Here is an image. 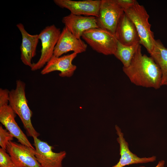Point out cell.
<instances>
[{"label": "cell", "instance_id": "1", "mask_svg": "<svg viewBox=\"0 0 167 167\" xmlns=\"http://www.w3.org/2000/svg\"><path fill=\"white\" fill-rule=\"evenodd\" d=\"M123 71L135 85L156 89L161 86V70L151 57L143 54L139 47L129 65L123 67Z\"/></svg>", "mask_w": 167, "mask_h": 167}, {"label": "cell", "instance_id": "2", "mask_svg": "<svg viewBox=\"0 0 167 167\" xmlns=\"http://www.w3.org/2000/svg\"><path fill=\"white\" fill-rule=\"evenodd\" d=\"M25 86L23 81L20 79L16 81L15 88L10 91L9 105L19 117L28 135L38 137L40 134L35 130L31 122L32 112L28 105Z\"/></svg>", "mask_w": 167, "mask_h": 167}, {"label": "cell", "instance_id": "3", "mask_svg": "<svg viewBox=\"0 0 167 167\" xmlns=\"http://www.w3.org/2000/svg\"><path fill=\"white\" fill-rule=\"evenodd\" d=\"M124 11L135 24L139 37L140 44L150 54L153 49L156 40L153 32L151 30V25L149 22V15L144 7L137 2Z\"/></svg>", "mask_w": 167, "mask_h": 167}, {"label": "cell", "instance_id": "4", "mask_svg": "<svg viewBox=\"0 0 167 167\" xmlns=\"http://www.w3.org/2000/svg\"><path fill=\"white\" fill-rule=\"evenodd\" d=\"M94 50L105 55L114 54L118 40L115 35L100 28L85 31L82 37Z\"/></svg>", "mask_w": 167, "mask_h": 167}, {"label": "cell", "instance_id": "5", "mask_svg": "<svg viewBox=\"0 0 167 167\" xmlns=\"http://www.w3.org/2000/svg\"><path fill=\"white\" fill-rule=\"evenodd\" d=\"M61 32L54 25L48 26L38 34L41 43V55L38 61L31 68L34 71L41 68L53 56L55 47Z\"/></svg>", "mask_w": 167, "mask_h": 167}, {"label": "cell", "instance_id": "6", "mask_svg": "<svg viewBox=\"0 0 167 167\" xmlns=\"http://www.w3.org/2000/svg\"><path fill=\"white\" fill-rule=\"evenodd\" d=\"M124 13L115 0H101L98 15L96 17L98 28L115 35L118 23Z\"/></svg>", "mask_w": 167, "mask_h": 167}, {"label": "cell", "instance_id": "7", "mask_svg": "<svg viewBox=\"0 0 167 167\" xmlns=\"http://www.w3.org/2000/svg\"><path fill=\"white\" fill-rule=\"evenodd\" d=\"M35 155L41 167H62V161L66 156L65 151L53 152V147L37 137H33Z\"/></svg>", "mask_w": 167, "mask_h": 167}, {"label": "cell", "instance_id": "8", "mask_svg": "<svg viewBox=\"0 0 167 167\" xmlns=\"http://www.w3.org/2000/svg\"><path fill=\"white\" fill-rule=\"evenodd\" d=\"M6 150L16 167H41L35 157V149L10 141Z\"/></svg>", "mask_w": 167, "mask_h": 167}, {"label": "cell", "instance_id": "9", "mask_svg": "<svg viewBox=\"0 0 167 167\" xmlns=\"http://www.w3.org/2000/svg\"><path fill=\"white\" fill-rule=\"evenodd\" d=\"M54 2L59 7L68 9L72 14L97 17L101 0H54Z\"/></svg>", "mask_w": 167, "mask_h": 167}, {"label": "cell", "instance_id": "10", "mask_svg": "<svg viewBox=\"0 0 167 167\" xmlns=\"http://www.w3.org/2000/svg\"><path fill=\"white\" fill-rule=\"evenodd\" d=\"M87 44L75 36L65 26L61 32L55 47L53 56L59 57L70 51L77 54L85 52Z\"/></svg>", "mask_w": 167, "mask_h": 167}, {"label": "cell", "instance_id": "11", "mask_svg": "<svg viewBox=\"0 0 167 167\" xmlns=\"http://www.w3.org/2000/svg\"><path fill=\"white\" fill-rule=\"evenodd\" d=\"M77 54L73 53L57 57L53 56L41 71L44 75L55 71H59L61 77H71L76 69L72 63Z\"/></svg>", "mask_w": 167, "mask_h": 167}, {"label": "cell", "instance_id": "12", "mask_svg": "<svg viewBox=\"0 0 167 167\" xmlns=\"http://www.w3.org/2000/svg\"><path fill=\"white\" fill-rule=\"evenodd\" d=\"M62 22L77 38L80 39L86 31L99 28L96 17L92 16L78 15L70 14L64 17Z\"/></svg>", "mask_w": 167, "mask_h": 167}, {"label": "cell", "instance_id": "13", "mask_svg": "<svg viewBox=\"0 0 167 167\" xmlns=\"http://www.w3.org/2000/svg\"><path fill=\"white\" fill-rule=\"evenodd\" d=\"M16 114L9 105L0 107V122L6 130L20 143L35 149L15 121Z\"/></svg>", "mask_w": 167, "mask_h": 167}, {"label": "cell", "instance_id": "14", "mask_svg": "<svg viewBox=\"0 0 167 167\" xmlns=\"http://www.w3.org/2000/svg\"><path fill=\"white\" fill-rule=\"evenodd\" d=\"M115 129L118 136L117 141L120 146V158L118 162L112 167H123L132 164L145 163L156 160L155 156L140 158L132 153L129 149L128 144L125 140L121 129L117 125L115 126Z\"/></svg>", "mask_w": 167, "mask_h": 167}, {"label": "cell", "instance_id": "15", "mask_svg": "<svg viewBox=\"0 0 167 167\" xmlns=\"http://www.w3.org/2000/svg\"><path fill=\"white\" fill-rule=\"evenodd\" d=\"M115 35L118 41L125 45L131 46L140 43L135 24L124 12L118 23Z\"/></svg>", "mask_w": 167, "mask_h": 167}, {"label": "cell", "instance_id": "16", "mask_svg": "<svg viewBox=\"0 0 167 167\" xmlns=\"http://www.w3.org/2000/svg\"><path fill=\"white\" fill-rule=\"evenodd\" d=\"M16 26L22 36L20 47L21 60L24 65L31 68L33 64L32 59L36 54V48L40 40L39 35H31L28 33L22 23L18 24Z\"/></svg>", "mask_w": 167, "mask_h": 167}, {"label": "cell", "instance_id": "17", "mask_svg": "<svg viewBox=\"0 0 167 167\" xmlns=\"http://www.w3.org/2000/svg\"><path fill=\"white\" fill-rule=\"evenodd\" d=\"M150 55L161 70V86H167V48L160 40H156L153 49Z\"/></svg>", "mask_w": 167, "mask_h": 167}, {"label": "cell", "instance_id": "18", "mask_svg": "<svg viewBox=\"0 0 167 167\" xmlns=\"http://www.w3.org/2000/svg\"><path fill=\"white\" fill-rule=\"evenodd\" d=\"M140 43L131 46L124 45L118 41L117 47L114 56L122 63L123 67L128 66L133 57Z\"/></svg>", "mask_w": 167, "mask_h": 167}, {"label": "cell", "instance_id": "19", "mask_svg": "<svg viewBox=\"0 0 167 167\" xmlns=\"http://www.w3.org/2000/svg\"><path fill=\"white\" fill-rule=\"evenodd\" d=\"M14 137L6 129L0 126V145L1 148L6 150L8 143L13 139Z\"/></svg>", "mask_w": 167, "mask_h": 167}, {"label": "cell", "instance_id": "20", "mask_svg": "<svg viewBox=\"0 0 167 167\" xmlns=\"http://www.w3.org/2000/svg\"><path fill=\"white\" fill-rule=\"evenodd\" d=\"M5 150L0 148V167H16L10 156Z\"/></svg>", "mask_w": 167, "mask_h": 167}, {"label": "cell", "instance_id": "21", "mask_svg": "<svg viewBox=\"0 0 167 167\" xmlns=\"http://www.w3.org/2000/svg\"><path fill=\"white\" fill-rule=\"evenodd\" d=\"M10 91L7 89H0V107L9 105Z\"/></svg>", "mask_w": 167, "mask_h": 167}, {"label": "cell", "instance_id": "22", "mask_svg": "<svg viewBox=\"0 0 167 167\" xmlns=\"http://www.w3.org/2000/svg\"><path fill=\"white\" fill-rule=\"evenodd\" d=\"M117 3L123 9H127L135 4L137 2L135 0H115Z\"/></svg>", "mask_w": 167, "mask_h": 167}, {"label": "cell", "instance_id": "23", "mask_svg": "<svg viewBox=\"0 0 167 167\" xmlns=\"http://www.w3.org/2000/svg\"><path fill=\"white\" fill-rule=\"evenodd\" d=\"M165 162L163 160L160 161L157 165L155 167H164ZM139 167H145L144 166H140Z\"/></svg>", "mask_w": 167, "mask_h": 167}, {"label": "cell", "instance_id": "24", "mask_svg": "<svg viewBox=\"0 0 167 167\" xmlns=\"http://www.w3.org/2000/svg\"></svg>", "mask_w": 167, "mask_h": 167}, {"label": "cell", "instance_id": "25", "mask_svg": "<svg viewBox=\"0 0 167 167\" xmlns=\"http://www.w3.org/2000/svg\"></svg>", "mask_w": 167, "mask_h": 167}]
</instances>
